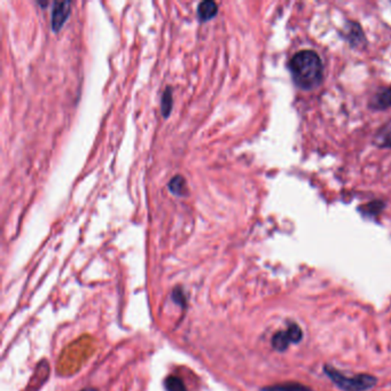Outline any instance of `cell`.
I'll return each mask as SVG.
<instances>
[{"mask_svg":"<svg viewBox=\"0 0 391 391\" xmlns=\"http://www.w3.org/2000/svg\"><path fill=\"white\" fill-rule=\"evenodd\" d=\"M295 85L303 91H313L324 82V63L318 53L302 49L295 53L288 63Z\"/></svg>","mask_w":391,"mask_h":391,"instance_id":"obj_1","label":"cell"},{"mask_svg":"<svg viewBox=\"0 0 391 391\" xmlns=\"http://www.w3.org/2000/svg\"><path fill=\"white\" fill-rule=\"evenodd\" d=\"M325 374L332 380L333 383L343 391H367L374 388L376 378L369 374H358L347 376L332 366H324Z\"/></svg>","mask_w":391,"mask_h":391,"instance_id":"obj_2","label":"cell"},{"mask_svg":"<svg viewBox=\"0 0 391 391\" xmlns=\"http://www.w3.org/2000/svg\"><path fill=\"white\" fill-rule=\"evenodd\" d=\"M303 339V331L296 322H288V327L285 331H279L273 335L272 347L274 350L279 352L286 351L290 343L301 342Z\"/></svg>","mask_w":391,"mask_h":391,"instance_id":"obj_3","label":"cell"},{"mask_svg":"<svg viewBox=\"0 0 391 391\" xmlns=\"http://www.w3.org/2000/svg\"><path fill=\"white\" fill-rule=\"evenodd\" d=\"M345 40L348 42L353 49H362L365 47L367 40H366L365 33L362 26L355 21H348L347 26H344V33H343Z\"/></svg>","mask_w":391,"mask_h":391,"instance_id":"obj_4","label":"cell"},{"mask_svg":"<svg viewBox=\"0 0 391 391\" xmlns=\"http://www.w3.org/2000/svg\"><path fill=\"white\" fill-rule=\"evenodd\" d=\"M368 108L374 112L391 108V86H385L378 89L369 99Z\"/></svg>","mask_w":391,"mask_h":391,"instance_id":"obj_5","label":"cell"},{"mask_svg":"<svg viewBox=\"0 0 391 391\" xmlns=\"http://www.w3.org/2000/svg\"><path fill=\"white\" fill-rule=\"evenodd\" d=\"M70 14L69 1H56L52 10V28L54 31H59L66 22Z\"/></svg>","mask_w":391,"mask_h":391,"instance_id":"obj_6","label":"cell"},{"mask_svg":"<svg viewBox=\"0 0 391 391\" xmlns=\"http://www.w3.org/2000/svg\"><path fill=\"white\" fill-rule=\"evenodd\" d=\"M373 144L376 147L382 148H391V121L382 125L381 128H378L376 133H375L374 138H373Z\"/></svg>","mask_w":391,"mask_h":391,"instance_id":"obj_7","label":"cell"},{"mask_svg":"<svg viewBox=\"0 0 391 391\" xmlns=\"http://www.w3.org/2000/svg\"><path fill=\"white\" fill-rule=\"evenodd\" d=\"M218 13L217 3L211 0L202 1L197 6V17L201 21H209Z\"/></svg>","mask_w":391,"mask_h":391,"instance_id":"obj_8","label":"cell"},{"mask_svg":"<svg viewBox=\"0 0 391 391\" xmlns=\"http://www.w3.org/2000/svg\"><path fill=\"white\" fill-rule=\"evenodd\" d=\"M260 391H313V389L297 382H285V383L264 387Z\"/></svg>","mask_w":391,"mask_h":391,"instance_id":"obj_9","label":"cell"},{"mask_svg":"<svg viewBox=\"0 0 391 391\" xmlns=\"http://www.w3.org/2000/svg\"><path fill=\"white\" fill-rule=\"evenodd\" d=\"M385 208V203L381 200H373L359 208V210L366 217H376Z\"/></svg>","mask_w":391,"mask_h":391,"instance_id":"obj_10","label":"cell"},{"mask_svg":"<svg viewBox=\"0 0 391 391\" xmlns=\"http://www.w3.org/2000/svg\"><path fill=\"white\" fill-rule=\"evenodd\" d=\"M168 188L172 194L177 195V197H184L188 193L186 179L181 174L172 178V181H169Z\"/></svg>","mask_w":391,"mask_h":391,"instance_id":"obj_11","label":"cell"},{"mask_svg":"<svg viewBox=\"0 0 391 391\" xmlns=\"http://www.w3.org/2000/svg\"><path fill=\"white\" fill-rule=\"evenodd\" d=\"M165 387L167 391H188L184 381L177 375H169L165 378Z\"/></svg>","mask_w":391,"mask_h":391,"instance_id":"obj_12","label":"cell"},{"mask_svg":"<svg viewBox=\"0 0 391 391\" xmlns=\"http://www.w3.org/2000/svg\"><path fill=\"white\" fill-rule=\"evenodd\" d=\"M174 98H172V91L170 88L165 90V92L162 94L161 99V112L162 115L168 117L172 113V106H174Z\"/></svg>","mask_w":391,"mask_h":391,"instance_id":"obj_13","label":"cell"},{"mask_svg":"<svg viewBox=\"0 0 391 391\" xmlns=\"http://www.w3.org/2000/svg\"><path fill=\"white\" fill-rule=\"evenodd\" d=\"M81 391H98V390H97V389L94 388H85V389H83V390Z\"/></svg>","mask_w":391,"mask_h":391,"instance_id":"obj_14","label":"cell"}]
</instances>
